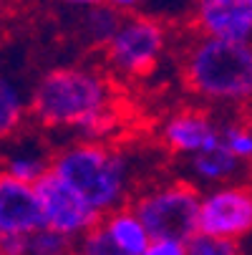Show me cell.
<instances>
[{"instance_id":"cell-23","label":"cell","mask_w":252,"mask_h":255,"mask_svg":"<svg viewBox=\"0 0 252 255\" xmlns=\"http://www.w3.org/2000/svg\"><path fill=\"white\" fill-rule=\"evenodd\" d=\"M61 3H66V5H74V8H96V5H101L103 0H61Z\"/></svg>"},{"instance_id":"cell-9","label":"cell","mask_w":252,"mask_h":255,"mask_svg":"<svg viewBox=\"0 0 252 255\" xmlns=\"http://www.w3.org/2000/svg\"><path fill=\"white\" fill-rule=\"evenodd\" d=\"M194 25L209 38L250 43L252 0H194Z\"/></svg>"},{"instance_id":"cell-8","label":"cell","mask_w":252,"mask_h":255,"mask_svg":"<svg viewBox=\"0 0 252 255\" xmlns=\"http://www.w3.org/2000/svg\"><path fill=\"white\" fill-rule=\"evenodd\" d=\"M159 139L171 154L187 159L220 144V122L204 109H179L164 119Z\"/></svg>"},{"instance_id":"cell-13","label":"cell","mask_w":252,"mask_h":255,"mask_svg":"<svg viewBox=\"0 0 252 255\" xmlns=\"http://www.w3.org/2000/svg\"><path fill=\"white\" fill-rule=\"evenodd\" d=\"M28 119V99L13 79L0 74V139L15 136Z\"/></svg>"},{"instance_id":"cell-15","label":"cell","mask_w":252,"mask_h":255,"mask_svg":"<svg viewBox=\"0 0 252 255\" xmlns=\"http://www.w3.org/2000/svg\"><path fill=\"white\" fill-rule=\"evenodd\" d=\"M119 20H121V13H116L114 8L109 5H96V8H88L86 18H84V38L93 46H106L109 38L114 35V30L119 28Z\"/></svg>"},{"instance_id":"cell-5","label":"cell","mask_w":252,"mask_h":255,"mask_svg":"<svg viewBox=\"0 0 252 255\" xmlns=\"http://www.w3.org/2000/svg\"><path fill=\"white\" fill-rule=\"evenodd\" d=\"M106 63L114 74L126 79H144L159 66L167 51V28L149 15H126L109 38Z\"/></svg>"},{"instance_id":"cell-3","label":"cell","mask_w":252,"mask_h":255,"mask_svg":"<svg viewBox=\"0 0 252 255\" xmlns=\"http://www.w3.org/2000/svg\"><path fill=\"white\" fill-rule=\"evenodd\" d=\"M187 89L214 106H242L252 94V48L245 41L199 35L182 58Z\"/></svg>"},{"instance_id":"cell-11","label":"cell","mask_w":252,"mask_h":255,"mask_svg":"<svg viewBox=\"0 0 252 255\" xmlns=\"http://www.w3.org/2000/svg\"><path fill=\"white\" fill-rule=\"evenodd\" d=\"M187 172L189 185L194 187H217L227 182H240L245 174V162L232 157L222 144H214L209 149H202L192 157H187Z\"/></svg>"},{"instance_id":"cell-1","label":"cell","mask_w":252,"mask_h":255,"mask_svg":"<svg viewBox=\"0 0 252 255\" xmlns=\"http://www.w3.org/2000/svg\"><path fill=\"white\" fill-rule=\"evenodd\" d=\"M28 114L46 129H76L84 139L101 141L116 127L114 91L88 66H58L35 81Z\"/></svg>"},{"instance_id":"cell-18","label":"cell","mask_w":252,"mask_h":255,"mask_svg":"<svg viewBox=\"0 0 252 255\" xmlns=\"http://www.w3.org/2000/svg\"><path fill=\"white\" fill-rule=\"evenodd\" d=\"M187 255H247L240 240H227V238H214V235H202L194 233L184 243Z\"/></svg>"},{"instance_id":"cell-19","label":"cell","mask_w":252,"mask_h":255,"mask_svg":"<svg viewBox=\"0 0 252 255\" xmlns=\"http://www.w3.org/2000/svg\"><path fill=\"white\" fill-rule=\"evenodd\" d=\"M79 255H124L121 250H116L109 240H106V235L98 230V225L91 230V233H86L79 243H76V248H74Z\"/></svg>"},{"instance_id":"cell-10","label":"cell","mask_w":252,"mask_h":255,"mask_svg":"<svg viewBox=\"0 0 252 255\" xmlns=\"http://www.w3.org/2000/svg\"><path fill=\"white\" fill-rule=\"evenodd\" d=\"M43 228V215L33 185L13 179L0 169V235L28 238Z\"/></svg>"},{"instance_id":"cell-17","label":"cell","mask_w":252,"mask_h":255,"mask_svg":"<svg viewBox=\"0 0 252 255\" xmlns=\"http://www.w3.org/2000/svg\"><path fill=\"white\" fill-rule=\"evenodd\" d=\"M74 248L76 245L68 238H63L48 228H41L25 238V255H71Z\"/></svg>"},{"instance_id":"cell-6","label":"cell","mask_w":252,"mask_h":255,"mask_svg":"<svg viewBox=\"0 0 252 255\" xmlns=\"http://www.w3.org/2000/svg\"><path fill=\"white\" fill-rule=\"evenodd\" d=\"M252 230V192L245 182H227V185L207 187L199 192L197 207V233L247 240Z\"/></svg>"},{"instance_id":"cell-20","label":"cell","mask_w":252,"mask_h":255,"mask_svg":"<svg viewBox=\"0 0 252 255\" xmlns=\"http://www.w3.org/2000/svg\"><path fill=\"white\" fill-rule=\"evenodd\" d=\"M141 255H187V250H184V243L182 240L157 238V240H149V245L144 248Z\"/></svg>"},{"instance_id":"cell-4","label":"cell","mask_w":252,"mask_h":255,"mask_svg":"<svg viewBox=\"0 0 252 255\" xmlns=\"http://www.w3.org/2000/svg\"><path fill=\"white\" fill-rule=\"evenodd\" d=\"M129 207L141 220L152 240L167 238L187 243L197 233L199 190L189 182L171 179L144 190L141 195H136V200Z\"/></svg>"},{"instance_id":"cell-2","label":"cell","mask_w":252,"mask_h":255,"mask_svg":"<svg viewBox=\"0 0 252 255\" xmlns=\"http://www.w3.org/2000/svg\"><path fill=\"white\" fill-rule=\"evenodd\" d=\"M51 172L74 187L98 215L124 207L134 185L129 154L93 139H79L58 149L51 157Z\"/></svg>"},{"instance_id":"cell-21","label":"cell","mask_w":252,"mask_h":255,"mask_svg":"<svg viewBox=\"0 0 252 255\" xmlns=\"http://www.w3.org/2000/svg\"><path fill=\"white\" fill-rule=\"evenodd\" d=\"M0 255H25V238L0 235Z\"/></svg>"},{"instance_id":"cell-16","label":"cell","mask_w":252,"mask_h":255,"mask_svg":"<svg viewBox=\"0 0 252 255\" xmlns=\"http://www.w3.org/2000/svg\"><path fill=\"white\" fill-rule=\"evenodd\" d=\"M220 144L240 162L252 159V131L245 122H225L220 124Z\"/></svg>"},{"instance_id":"cell-14","label":"cell","mask_w":252,"mask_h":255,"mask_svg":"<svg viewBox=\"0 0 252 255\" xmlns=\"http://www.w3.org/2000/svg\"><path fill=\"white\" fill-rule=\"evenodd\" d=\"M48 169H51V157L35 147H20L10 152L3 164V172H8L18 182H25V185H35Z\"/></svg>"},{"instance_id":"cell-24","label":"cell","mask_w":252,"mask_h":255,"mask_svg":"<svg viewBox=\"0 0 252 255\" xmlns=\"http://www.w3.org/2000/svg\"><path fill=\"white\" fill-rule=\"evenodd\" d=\"M71 255H79V253H76V250H74V253H71Z\"/></svg>"},{"instance_id":"cell-7","label":"cell","mask_w":252,"mask_h":255,"mask_svg":"<svg viewBox=\"0 0 252 255\" xmlns=\"http://www.w3.org/2000/svg\"><path fill=\"white\" fill-rule=\"evenodd\" d=\"M35 200H38L41 215H43V228L68 238L71 243H79L86 233H91L101 215L63 179H58L51 169L33 185Z\"/></svg>"},{"instance_id":"cell-22","label":"cell","mask_w":252,"mask_h":255,"mask_svg":"<svg viewBox=\"0 0 252 255\" xmlns=\"http://www.w3.org/2000/svg\"><path fill=\"white\" fill-rule=\"evenodd\" d=\"M144 0H103V5L114 8L116 13H129V10H136Z\"/></svg>"},{"instance_id":"cell-12","label":"cell","mask_w":252,"mask_h":255,"mask_svg":"<svg viewBox=\"0 0 252 255\" xmlns=\"http://www.w3.org/2000/svg\"><path fill=\"white\" fill-rule=\"evenodd\" d=\"M98 230L106 235V240H109L116 250H121L124 255H141L144 248H147L149 240H152L147 235V230H144L141 220L134 215V210L129 205L101 215Z\"/></svg>"}]
</instances>
